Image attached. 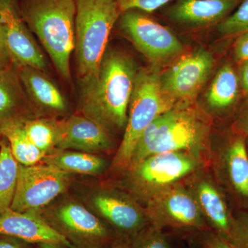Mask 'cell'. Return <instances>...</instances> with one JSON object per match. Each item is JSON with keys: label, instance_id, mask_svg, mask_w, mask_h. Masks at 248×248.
<instances>
[{"label": "cell", "instance_id": "2e32d148", "mask_svg": "<svg viewBox=\"0 0 248 248\" xmlns=\"http://www.w3.org/2000/svg\"><path fill=\"white\" fill-rule=\"evenodd\" d=\"M0 235L30 244L53 243L73 248L38 213H20L10 209L0 215Z\"/></svg>", "mask_w": 248, "mask_h": 248}, {"label": "cell", "instance_id": "7c38bea8", "mask_svg": "<svg viewBox=\"0 0 248 248\" xmlns=\"http://www.w3.org/2000/svg\"><path fill=\"white\" fill-rule=\"evenodd\" d=\"M90 205L115 233L119 242H128L152 224L146 210L129 196L115 190L97 191Z\"/></svg>", "mask_w": 248, "mask_h": 248}, {"label": "cell", "instance_id": "3957f363", "mask_svg": "<svg viewBox=\"0 0 248 248\" xmlns=\"http://www.w3.org/2000/svg\"><path fill=\"white\" fill-rule=\"evenodd\" d=\"M19 9L59 74L71 83L70 62L76 40V0H22Z\"/></svg>", "mask_w": 248, "mask_h": 248}, {"label": "cell", "instance_id": "8d00e7d4", "mask_svg": "<svg viewBox=\"0 0 248 248\" xmlns=\"http://www.w3.org/2000/svg\"><path fill=\"white\" fill-rule=\"evenodd\" d=\"M104 248H125V244H123V243H118V244L112 245V246H108V247Z\"/></svg>", "mask_w": 248, "mask_h": 248}, {"label": "cell", "instance_id": "6da1fadb", "mask_svg": "<svg viewBox=\"0 0 248 248\" xmlns=\"http://www.w3.org/2000/svg\"><path fill=\"white\" fill-rule=\"evenodd\" d=\"M139 70L128 54L107 49L97 78L79 82L81 115L110 134L124 133Z\"/></svg>", "mask_w": 248, "mask_h": 248}, {"label": "cell", "instance_id": "7402d4cb", "mask_svg": "<svg viewBox=\"0 0 248 248\" xmlns=\"http://www.w3.org/2000/svg\"><path fill=\"white\" fill-rule=\"evenodd\" d=\"M1 136L9 142L11 153L19 164L32 166L45 157L28 138L24 128V122L10 124L1 131Z\"/></svg>", "mask_w": 248, "mask_h": 248}, {"label": "cell", "instance_id": "484cf974", "mask_svg": "<svg viewBox=\"0 0 248 248\" xmlns=\"http://www.w3.org/2000/svg\"><path fill=\"white\" fill-rule=\"evenodd\" d=\"M222 37L239 35L248 31V0H243L232 14L216 26Z\"/></svg>", "mask_w": 248, "mask_h": 248}, {"label": "cell", "instance_id": "ba28073f", "mask_svg": "<svg viewBox=\"0 0 248 248\" xmlns=\"http://www.w3.org/2000/svg\"><path fill=\"white\" fill-rule=\"evenodd\" d=\"M120 17L122 33L153 64H165L184 53V46L177 36L148 16L130 10Z\"/></svg>", "mask_w": 248, "mask_h": 248}, {"label": "cell", "instance_id": "9a60e30c", "mask_svg": "<svg viewBox=\"0 0 248 248\" xmlns=\"http://www.w3.org/2000/svg\"><path fill=\"white\" fill-rule=\"evenodd\" d=\"M110 134L100 125L82 115H74L62 121L61 134L57 148L97 153L112 148Z\"/></svg>", "mask_w": 248, "mask_h": 248}, {"label": "cell", "instance_id": "4316f807", "mask_svg": "<svg viewBox=\"0 0 248 248\" xmlns=\"http://www.w3.org/2000/svg\"><path fill=\"white\" fill-rule=\"evenodd\" d=\"M126 248H171L169 236L163 228L151 224L125 243Z\"/></svg>", "mask_w": 248, "mask_h": 248}, {"label": "cell", "instance_id": "8992f818", "mask_svg": "<svg viewBox=\"0 0 248 248\" xmlns=\"http://www.w3.org/2000/svg\"><path fill=\"white\" fill-rule=\"evenodd\" d=\"M42 217L73 248H104L120 243L110 226L74 201L63 202Z\"/></svg>", "mask_w": 248, "mask_h": 248}, {"label": "cell", "instance_id": "30bf717a", "mask_svg": "<svg viewBox=\"0 0 248 248\" xmlns=\"http://www.w3.org/2000/svg\"><path fill=\"white\" fill-rule=\"evenodd\" d=\"M147 214L152 224L185 231L204 232L209 226L193 195L174 184L148 201Z\"/></svg>", "mask_w": 248, "mask_h": 248}, {"label": "cell", "instance_id": "44dd1931", "mask_svg": "<svg viewBox=\"0 0 248 248\" xmlns=\"http://www.w3.org/2000/svg\"><path fill=\"white\" fill-rule=\"evenodd\" d=\"M45 162L65 172L89 175L101 174L107 166L105 159L84 152L63 151L48 156Z\"/></svg>", "mask_w": 248, "mask_h": 248}, {"label": "cell", "instance_id": "d6a6232c", "mask_svg": "<svg viewBox=\"0 0 248 248\" xmlns=\"http://www.w3.org/2000/svg\"><path fill=\"white\" fill-rule=\"evenodd\" d=\"M235 128L243 136L248 135V104L235 124Z\"/></svg>", "mask_w": 248, "mask_h": 248}, {"label": "cell", "instance_id": "e575fe53", "mask_svg": "<svg viewBox=\"0 0 248 248\" xmlns=\"http://www.w3.org/2000/svg\"><path fill=\"white\" fill-rule=\"evenodd\" d=\"M240 83L245 93H248V60L242 63L240 71Z\"/></svg>", "mask_w": 248, "mask_h": 248}, {"label": "cell", "instance_id": "d6986e66", "mask_svg": "<svg viewBox=\"0 0 248 248\" xmlns=\"http://www.w3.org/2000/svg\"><path fill=\"white\" fill-rule=\"evenodd\" d=\"M193 195L208 226L214 232L229 242L232 229L233 218L226 202L215 184L208 179L197 180L192 186Z\"/></svg>", "mask_w": 248, "mask_h": 248}, {"label": "cell", "instance_id": "4dcf8cb0", "mask_svg": "<svg viewBox=\"0 0 248 248\" xmlns=\"http://www.w3.org/2000/svg\"><path fill=\"white\" fill-rule=\"evenodd\" d=\"M234 46V57L238 62L248 60V31L237 36Z\"/></svg>", "mask_w": 248, "mask_h": 248}, {"label": "cell", "instance_id": "4fadbf2b", "mask_svg": "<svg viewBox=\"0 0 248 248\" xmlns=\"http://www.w3.org/2000/svg\"><path fill=\"white\" fill-rule=\"evenodd\" d=\"M0 25L14 66L34 67L46 72L45 55L32 37L15 0H0Z\"/></svg>", "mask_w": 248, "mask_h": 248}, {"label": "cell", "instance_id": "d590c367", "mask_svg": "<svg viewBox=\"0 0 248 248\" xmlns=\"http://www.w3.org/2000/svg\"><path fill=\"white\" fill-rule=\"evenodd\" d=\"M36 248H71L63 245L53 244V243H44V244H37Z\"/></svg>", "mask_w": 248, "mask_h": 248}, {"label": "cell", "instance_id": "1f68e13d", "mask_svg": "<svg viewBox=\"0 0 248 248\" xmlns=\"http://www.w3.org/2000/svg\"><path fill=\"white\" fill-rule=\"evenodd\" d=\"M13 65L14 63H13L12 59L6 47L4 33L0 25V68H7Z\"/></svg>", "mask_w": 248, "mask_h": 248}, {"label": "cell", "instance_id": "f1b7e54d", "mask_svg": "<svg viewBox=\"0 0 248 248\" xmlns=\"http://www.w3.org/2000/svg\"><path fill=\"white\" fill-rule=\"evenodd\" d=\"M171 0H117L121 12L136 10L152 13L162 7Z\"/></svg>", "mask_w": 248, "mask_h": 248}, {"label": "cell", "instance_id": "74e56055", "mask_svg": "<svg viewBox=\"0 0 248 248\" xmlns=\"http://www.w3.org/2000/svg\"><path fill=\"white\" fill-rule=\"evenodd\" d=\"M246 138H247V140H246V148H247V151H248V135L247 137H246Z\"/></svg>", "mask_w": 248, "mask_h": 248}, {"label": "cell", "instance_id": "52a82bcc", "mask_svg": "<svg viewBox=\"0 0 248 248\" xmlns=\"http://www.w3.org/2000/svg\"><path fill=\"white\" fill-rule=\"evenodd\" d=\"M198 166L193 154L185 152L151 155L127 170L129 184L137 195L148 202L158 192L195 172Z\"/></svg>", "mask_w": 248, "mask_h": 248}, {"label": "cell", "instance_id": "cb8c5ba5", "mask_svg": "<svg viewBox=\"0 0 248 248\" xmlns=\"http://www.w3.org/2000/svg\"><path fill=\"white\" fill-rule=\"evenodd\" d=\"M24 128L31 141L46 155L58 146L62 121L33 117L24 122Z\"/></svg>", "mask_w": 248, "mask_h": 248}, {"label": "cell", "instance_id": "8fae6325", "mask_svg": "<svg viewBox=\"0 0 248 248\" xmlns=\"http://www.w3.org/2000/svg\"><path fill=\"white\" fill-rule=\"evenodd\" d=\"M215 59L205 48L181 55L159 73L161 89L176 104H190L213 71Z\"/></svg>", "mask_w": 248, "mask_h": 248}, {"label": "cell", "instance_id": "ac0fdd59", "mask_svg": "<svg viewBox=\"0 0 248 248\" xmlns=\"http://www.w3.org/2000/svg\"><path fill=\"white\" fill-rule=\"evenodd\" d=\"M24 89L36 110L60 115L67 110L66 98L46 72L31 66L16 67Z\"/></svg>", "mask_w": 248, "mask_h": 248}, {"label": "cell", "instance_id": "277c9868", "mask_svg": "<svg viewBox=\"0 0 248 248\" xmlns=\"http://www.w3.org/2000/svg\"><path fill=\"white\" fill-rule=\"evenodd\" d=\"M76 5L75 50L80 82L98 76L111 31L122 12L117 0H76Z\"/></svg>", "mask_w": 248, "mask_h": 248}, {"label": "cell", "instance_id": "5b68a950", "mask_svg": "<svg viewBox=\"0 0 248 248\" xmlns=\"http://www.w3.org/2000/svg\"><path fill=\"white\" fill-rule=\"evenodd\" d=\"M164 93L159 73L155 70H139L130 104L123 140L112 161V169L126 170L134 149L147 128L158 117L176 105Z\"/></svg>", "mask_w": 248, "mask_h": 248}, {"label": "cell", "instance_id": "ffe728a7", "mask_svg": "<svg viewBox=\"0 0 248 248\" xmlns=\"http://www.w3.org/2000/svg\"><path fill=\"white\" fill-rule=\"evenodd\" d=\"M239 91V78L231 63L227 62L217 72L205 99L211 108L226 110L237 100Z\"/></svg>", "mask_w": 248, "mask_h": 248}, {"label": "cell", "instance_id": "836d02e7", "mask_svg": "<svg viewBox=\"0 0 248 248\" xmlns=\"http://www.w3.org/2000/svg\"><path fill=\"white\" fill-rule=\"evenodd\" d=\"M21 241L22 240L4 236L0 238V248H27Z\"/></svg>", "mask_w": 248, "mask_h": 248}, {"label": "cell", "instance_id": "f546056e", "mask_svg": "<svg viewBox=\"0 0 248 248\" xmlns=\"http://www.w3.org/2000/svg\"><path fill=\"white\" fill-rule=\"evenodd\" d=\"M200 244L202 248H236L216 233L209 231L202 232Z\"/></svg>", "mask_w": 248, "mask_h": 248}, {"label": "cell", "instance_id": "5bb4252c", "mask_svg": "<svg viewBox=\"0 0 248 248\" xmlns=\"http://www.w3.org/2000/svg\"><path fill=\"white\" fill-rule=\"evenodd\" d=\"M243 0H177L167 16L176 24L198 29L218 25Z\"/></svg>", "mask_w": 248, "mask_h": 248}, {"label": "cell", "instance_id": "7a4b0ae2", "mask_svg": "<svg viewBox=\"0 0 248 248\" xmlns=\"http://www.w3.org/2000/svg\"><path fill=\"white\" fill-rule=\"evenodd\" d=\"M210 125L190 104H178L158 117L142 134L128 169L159 153L185 152L194 154L205 145Z\"/></svg>", "mask_w": 248, "mask_h": 248}, {"label": "cell", "instance_id": "d4e9b609", "mask_svg": "<svg viewBox=\"0 0 248 248\" xmlns=\"http://www.w3.org/2000/svg\"><path fill=\"white\" fill-rule=\"evenodd\" d=\"M227 169L236 192L248 198V153L244 137L233 141L227 152Z\"/></svg>", "mask_w": 248, "mask_h": 248}, {"label": "cell", "instance_id": "9c48e42d", "mask_svg": "<svg viewBox=\"0 0 248 248\" xmlns=\"http://www.w3.org/2000/svg\"><path fill=\"white\" fill-rule=\"evenodd\" d=\"M69 173L50 165L24 166L18 163L17 185L11 210L38 213L66 190Z\"/></svg>", "mask_w": 248, "mask_h": 248}, {"label": "cell", "instance_id": "603a6c76", "mask_svg": "<svg viewBox=\"0 0 248 248\" xmlns=\"http://www.w3.org/2000/svg\"><path fill=\"white\" fill-rule=\"evenodd\" d=\"M8 143L0 141V215L11 209L17 185L18 162Z\"/></svg>", "mask_w": 248, "mask_h": 248}, {"label": "cell", "instance_id": "e0dca14e", "mask_svg": "<svg viewBox=\"0 0 248 248\" xmlns=\"http://www.w3.org/2000/svg\"><path fill=\"white\" fill-rule=\"evenodd\" d=\"M35 111L16 67L0 68V135L10 124L33 118Z\"/></svg>", "mask_w": 248, "mask_h": 248}, {"label": "cell", "instance_id": "83f0119b", "mask_svg": "<svg viewBox=\"0 0 248 248\" xmlns=\"http://www.w3.org/2000/svg\"><path fill=\"white\" fill-rule=\"evenodd\" d=\"M230 244L236 248H248V213H241L233 218Z\"/></svg>", "mask_w": 248, "mask_h": 248}]
</instances>
